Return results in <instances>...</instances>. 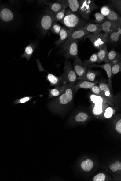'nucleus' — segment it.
<instances>
[{"label": "nucleus", "instance_id": "nucleus-20", "mask_svg": "<svg viewBox=\"0 0 121 181\" xmlns=\"http://www.w3.org/2000/svg\"><path fill=\"white\" fill-rule=\"evenodd\" d=\"M99 50L98 52L97 53V58H98L97 63H100L101 62H105L106 63L109 62L108 52L107 50V45H105L102 48Z\"/></svg>", "mask_w": 121, "mask_h": 181}, {"label": "nucleus", "instance_id": "nucleus-7", "mask_svg": "<svg viewBox=\"0 0 121 181\" xmlns=\"http://www.w3.org/2000/svg\"><path fill=\"white\" fill-rule=\"evenodd\" d=\"M73 68L77 77L79 78L83 76L88 68V67L84 64L83 62L82 61L79 56L74 59Z\"/></svg>", "mask_w": 121, "mask_h": 181}, {"label": "nucleus", "instance_id": "nucleus-11", "mask_svg": "<svg viewBox=\"0 0 121 181\" xmlns=\"http://www.w3.org/2000/svg\"><path fill=\"white\" fill-rule=\"evenodd\" d=\"M99 87L100 88L101 96L108 98L111 101L113 100L114 96L104 80L101 79L99 82Z\"/></svg>", "mask_w": 121, "mask_h": 181}, {"label": "nucleus", "instance_id": "nucleus-25", "mask_svg": "<svg viewBox=\"0 0 121 181\" xmlns=\"http://www.w3.org/2000/svg\"><path fill=\"white\" fill-rule=\"evenodd\" d=\"M65 3L69 7L70 9L74 13H76L79 10V1L78 0H65Z\"/></svg>", "mask_w": 121, "mask_h": 181}, {"label": "nucleus", "instance_id": "nucleus-42", "mask_svg": "<svg viewBox=\"0 0 121 181\" xmlns=\"http://www.w3.org/2000/svg\"><path fill=\"white\" fill-rule=\"evenodd\" d=\"M116 129L118 132L121 133V120L120 119L118 121L116 125Z\"/></svg>", "mask_w": 121, "mask_h": 181}, {"label": "nucleus", "instance_id": "nucleus-10", "mask_svg": "<svg viewBox=\"0 0 121 181\" xmlns=\"http://www.w3.org/2000/svg\"><path fill=\"white\" fill-rule=\"evenodd\" d=\"M57 2H45V3L48 5V9L54 14L58 13L62 9H66L68 7L65 0L57 1Z\"/></svg>", "mask_w": 121, "mask_h": 181}, {"label": "nucleus", "instance_id": "nucleus-5", "mask_svg": "<svg viewBox=\"0 0 121 181\" xmlns=\"http://www.w3.org/2000/svg\"><path fill=\"white\" fill-rule=\"evenodd\" d=\"M108 33L101 32L98 34H90L85 37L89 39L95 48L99 50L102 48L107 43Z\"/></svg>", "mask_w": 121, "mask_h": 181}, {"label": "nucleus", "instance_id": "nucleus-40", "mask_svg": "<svg viewBox=\"0 0 121 181\" xmlns=\"http://www.w3.org/2000/svg\"><path fill=\"white\" fill-rule=\"evenodd\" d=\"M32 98V97L27 96V97H25L21 98L20 99L17 100L15 102L16 103H24L30 101Z\"/></svg>", "mask_w": 121, "mask_h": 181}, {"label": "nucleus", "instance_id": "nucleus-15", "mask_svg": "<svg viewBox=\"0 0 121 181\" xmlns=\"http://www.w3.org/2000/svg\"><path fill=\"white\" fill-rule=\"evenodd\" d=\"M97 83H98L97 81L91 82L87 81L80 80L74 85V88H75L74 94H75L76 92L80 89H90L93 86L97 85Z\"/></svg>", "mask_w": 121, "mask_h": 181}, {"label": "nucleus", "instance_id": "nucleus-6", "mask_svg": "<svg viewBox=\"0 0 121 181\" xmlns=\"http://www.w3.org/2000/svg\"><path fill=\"white\" fill-rule=\"evenodd\" d=\"M64 70V72L62 76L64 81L66 83L75 85L78 80L77 76L69 60H66Z\"/></svg>", "mask_w": 121, "mask_h": 181}, {"label": "nucleus", "instance_id": "nucleus-16", "mask_svg": "<svg viewBox=\"0 0 121 181\" xmlns=\"http://www.w3.org/2000/svg\"><path fill=\"white\" fill-rule=\"evenodd\" d=\"M71 32V31L69 29L65 28V27H62L59 35L60 38L54 43V44L56 45V47L60 46L65 42L69 38Z\"/></svg>", "mask_w": 121, "mask_h": 181}, {"label": "nucleus", "instance_id": "nucleus-34", "mask_svg": "<svg viewBox=\"0 0 121 181\" xmlns=\"http://www.w3.org/2000/svg\"><path fill=\"white\" fill-rule=\"evenodd\" d=\"M111 7H114L118 10L120 13H121V0H112L109 1Z\"/></svg>", "mask_w": 121, "mask_h": 181}, {"label": "nucleus", "instance_id": "nucleus-18", "mask_svg": "<svg viewBox=\"0 0 121 181\" xmlns=\"http://www.w3.org/2000/svg\"><path fill=\"white\" fill-rule=\"evenodd\" d=\"M83 28L90 34H96L101 32V24H98L87 23Z\"/></svg>", "mask_w": 121, "mask_h": 181}, {"label": "nucleus", "instance_id": "nucleus-30", "mask_svg": "<svg viewBox=\"0 0 121 181\" xmlns=\"http://www.w3.org/2000/svg\"><path fill=\"white\" fill-rule=\"evenodd\" d=\"M97 60H98V58H97V53H95L92 55L88 60L85 61L83 63L86 66L88 67L91 65L94 64L95 63H97Z\"/></svg>", "mask_w": 121, "mask_h": 181}, {"label": "nucleus", "instance_id": "nucleus-41", "mask_svg": "<svg viewBox=\"0 0 121 181\" xmlns=\"http://www.w3.org/2000/svg\"><path fill=\"white\" fill-rule=\"evenodd\" d=\"M106 179V176L104 174H99L95 176L94 178V181H104Z\"/></svg>", "mask_w": 121, "mask_h": 181}, {"label": "nucleus", "instance_id": "nucleus-3", "mask_svg": "<svg viewBox=\"0 0 121 181\" xmlns=\"http://www.w3.org/2000/svg\"><path fill=\"white\" fill-rule=\"evenodd\" d=\"M79 4L78 13L86 20H89L90 15L93 11L99 8V7L92 0H80Z\"/></svg>", "mask_w": 121, "mask_h": 181}, {"label": "nucleus", "instance_id": "nucleus-27", "mask_svg": "<svg viewBox=\"0 0 121 181\" xmlns=\"http://www.w3.org/2000/svg\"><path fill=\"white\" fill-rule=\"evenodd\" d=\"M106 105H95L94 104V107L93 109V113L95 115L99 116L103 114Z\"/></svg>", "mask_w": 121, "mask_h": 181}, {"label": "nucleus", "instance_id": "nucleus-36", "mask_svg": "<svg viewBox=\"0 0 121 181\" xmlns=\"http://www.w3.org/2000/svg\"><path fill=\"white\" fill-rule=\"evenodd\" d=\"M116 112V110L113 108L111 107H107L105 110L104 114V117L106 118H110L112 117L113 115Z\"/></svg>", "mask_w": 121, "mask_h": 181}, {"label": "nucleus", "instance_id": "nucleus-33", "mask_svg": "<svg viewBox=\"0 0 121 181\" xmlns=\"http://www.w3.org/2000/svg\"><path fill=\"white\" fill-rule=\"evenodd\" d=\"M88 118L87 114L84 113H80L78 114L75 117V120L77 122H84Z\"/></svg>", "mask_w": 121, "mask_h": 181}, {"label": "nucleus", "instance_id": "nucleus-23", "mask_svg": "<svg viewBox=\"0 0 121 181\" xmlns=\"http://www.w3.org/2000/svg\"><path fill=\"white\" fill-rule=\"evenodd\" d=\"M13 17L14 15L12 12L9 9H4L0 13V17L2 20L5 22H8L12 20Z\"/></svg>", "mask_w": 121, "mask_h": 181}, {"label": "nucleus", "instance_id": "nucleus-12", "mask_svg": "<svg viewBox=\"0 0 121 181\" xmlns=\"http://www.w3.org/2000/svg\"><path fill=\"white\" fill-rule=\"evenodd\" d=\"M89 34H90L86 31L83 27L76 29L75 30L71 31L69 38L65 42L76 40H79V39Z\"/></svg>", "mask_w": 121, "mask_h": 181}, {"label": "nucleus", "instance_id": "nucleus-1", "mask_svg": "<svg viewBox=\"0 0 121 181\" xmlns=\"http://www.w3.org/2000/svg\"><path fill=\"white\" fill-rule=\"evenodd\" d=\"M61 23L69 30L73 31L83 27L87 22L81 19L78 13L73 12L70 9H67L66 10L65 17Z\"/></svg>", "mask_w": 121, "mask_h": 181}, {"label": "nucleus", "instance_id": "nucleus-24", "mask_svg": "<svg viewBox=\"0 0 121 181\" xmlns=\"http://www.w3.org/2000/svg\"><path fill=\"white\" fill-rule=\"evenodd\" d=\"M106 17L107 20L121 24V17L112 8L110 14Z\"/></svg>", "mask_w": 121, "mask_h": 181}, {"label": "nucleus", "instance_id": "nucleus-17", "mask_svg": "<svg viewBox=\"0 0 121 181\" xmlns=\"http://www.w3.org/2000/svg\"><path fill=\"white\" fill-rule=\"evenodd\" d=\"M69 84L66 83L60 86H56L52 89H48L49 98L59 96L65 92Z\"/></svg>", "mask_w": 121, "mask_h": 181}, {"label": "nucleus", "instance_id": "nucleus-35", "mask_svg": "<svg viewBox=\"0 0 121 181\" xmlns=\"http://www.w3.org/2000/svg\"><path fill=\"white\" fill-rule=\"evenodd\" d=\"M112 7L109 5H105L101 7L100 9V13L105 17L108 16L110 13Z\"/></svg>", "mask_w": 121, "mask_h": 181}, {"label": "nucleus", "instance_id": "nucleus-39", "mask_svg": "<svg viewBox=\"0 0 121 181\" xmlns=\"http://www.w3.org/2000/svg\"><path fill=\"white\" fill-rule=\"evenodd\" d=\"M91 90L93 94L95 95L101 96V92L99 86L95 85L91 88Z\"/></svg>", "mask_w": 121, "mask_h": 181}, {"label": "nucleus", "instance_id": "nucleus-19", "mask_svg": "<svg viewBox=\"0 0 121 181\" xmlns=\"http://www.w3.org/2000/svg\"><path fill=\"white\" fill-rule=\"evenodd\" d=\"M90 101L95 105H103L106 103L111 104V100L103 96L92 94L90 96Z\"/></svg>", "mask_w": 121, "mask_h": 181}, {"label": "nucleus", "instance_id": "nucleus-26", "mask_svg": "<svg viewBox=\"0 0 121 181\" xmlns=\"http://www.w3.org/2000/svg\"><path fill=\"white\" fill-rule=\"evenodd\" d=\"M81 166L84 171L88 172L93 168L94 163L90 159H88L82 163Z\"/></svg>", "mask_w": 121, "mask_h": 181}, {"label": "nucleus", "instance_id": "nucleus-13", "mask_svg": "<svg viewBox=\"0 0 121 181\" xmlns=\"http://www.w3.org/2000/svg\"><path fill=\"white\" fill-rule=\"evenodd\" d=\"M100 74L98 71L93 70L88 68L86 72L82 77H77V79L79 80H85L91 82H94L96 79V78Z\"/></svg>", "mask_w": 121, "mask_h": 181}, {"label": "nucleus", "instance_id": "nucleus-38", "mask_svg": "<svg viewBox=\"0 0 121 181\" xmlns=\"http://www.w3.org/2000/svg\"><path fill=\"white\" fill-rule=\"evenodd\" d=\"M110 168L113 172H116L118 170H121V164L119 161L115 164H113L110 166Z\"/></svg>", "mask_w": 121, "mask_h": 181}, {"label": "nucleus", "instance_id": "nucleus-9", "mask_svg": "<svg viewBox=\"0 0 121 181\" xmlns=\"http://www.w3.org/2000/svg\"><path fill=\"white\" fill-rule=\"evenodd\" d=\"M100 67L106 71L107 76H108V82H107V85L108 87L111 90L112 89V71H111V64L110 63L108 62L106 63L103 65H97L95 64H93L91 65L88 67V68H91L93 67Z\"/></svg>", "mask_w": 121, "mask_h": 181}, {"label": "nucleus", "instance_id": "nucleus-14", "mask_svg": "<svg viewBox=\"0 0 121 181\" xmlns=\"http://www.w3.org/2000/svg\"><path fill=\"white\" fill-rule=\"evenodd\" d=\"M47 80L50 82L51 86L56 87L66 84L62 75L57 76L51 73H48L46 76Z\"/></svg>", "mask_w": 121, "mask_h": 181}, {"label": "nucleus", "instance_id": "nucleus-4", "mask_svg": "<svg viewBox=\"0 0 121 181\" xmlns=\"http://www.w3.org/2000/svg\"><path fill=\"white\" fill-rule=\"evenodd\" d=\"M54 13L48 9L41 17L40 27L43 35H46L50 30L54 22Z\"/></svg>", "mask_w": 121, "mask_h": 181}, {"label": "nucleus", "instance_id": "nucleus-2", "mask_svg": "<svg viewBox=\"0 0 121 181\" xmlns=\"http://www.w3.org/2000/svg\"><path fill=\"white\" fill-rule=\"evenodd\" d=\"M79 40L65 42L60 46L61 54L68 60V59H75L78 56V43Z\"/></svg>", "mask_w": 121, "mask_h": 181}, {"label": "nucleus", "instance_id": "nucleus-31", "mask_svg": "<svg viewBox=\"0 0 121 181\" xmlns=\"http://www.w3.org/2000/svg\"><path fill=\"white\" fill-rule=\"evenodd\" d=\"M121 58L120 54L114 50H112L108 52V60L109 62L111 63L113 60Z\"/></svg>", "mask_w": 121, "mask_h": 181}, {"label": "nucleus", "instance_id": "nucleus-29", "mask_svg": "<svg viewBox=\"0 0 121 181\" xmlns=\"http://www.w3.org/2000/svg\"><path fill=\"white\" fill-rule=\"evenodd\" d=\"M66 9H63L58 12V13L54 14V22H60L61 23L63 20L65 15Z\"/></svg>", "mask_w": 121, "mask_h": 181}, {"label": "nucleus", "instance_id": "nucleus-21", "mask_svg": "<svg viewBox=\"0 0 121 181\" xmlns=\"http://www.w3.org/2000/svg\"><path fill=\"white\" fill-rule=\"evenodd\" d=\"M35 45L31 42L28 46L25 47L24 52L21 55V58H25L28 61L30 60L35 49Z\"/></svg>", "mask_w": 121, "mask_h": 181}, {"label": "nucleus", "instance_id": "nucleus-8", "mask_svg": "<svg viewBox=\"0 0 121 181\" xmlns=\"http://www.w3.org/2000/svg\"><path fill=\"white\" fill-rule=\"evenodd\" d=\"M101 24V32L110 34L121 27V24L107 20Z\"/></svg>", "mask_w": 121, "mask_h": 181}, {"label": "nucleus", "instance_id": "nucleus-32", "mask_svg": "<svg viewBox=\"0 0 121 181\" xmlns=\"http://www.w3.org/2000/svg\"><path fill=\"white\" fill-rule=\"evenodd\" d=\"M62 28V26L59 24L54 22L52 25L50 29L52 32L57 35L59 36L60 33Z\"/></svg>", "mask_w": 121, "mask_h": 181}, {"label": "nucleus", "instance_id": "nucleus-37", "mask_svg": "<svg viewBox=\"0 0 121 181\" xmlns=\"http://www.w3.org/2000/svg\"><path fill=\"white\" fill-rule=\"evenodd\" d=\"M121 61L119 62L114 66H112L111 71H112V76L118 74L119 72H121Z\"/></svg>", "mask_w": 121, "mask_h": 181}, {"label": "nucleus", "instance_id": "nucleus-22", "mask_svg": "<svg viewBox=\"0 0 121 181\" xmlns=\"http://www.w3.org/2000/svg\"><path fill=\"white\" fill-rule=\"evenodd\" d=\"M121 35V27L118 30L109 34L107 38V43L116 44L119 41Z\"/></svg>", "mask_w": 121, "mask_h": 181}, {"label": "nucleus", "instance_id": "nucleus-28", "mask_svg": "<svg viewBox=\"0 0 121 181\" xmlns=\"http://www.w3.org/2000/svg\"><path fill=\"white\" fill-rule=\"evenodd\" d=\"M94 16L95 19L94 20L92 21V22L101 24L107 20L106 17L101 14L100 13L97 12L95 13Z\"/></svg>", "mask_w": 121, "mask_h": 181}]
</instances>
